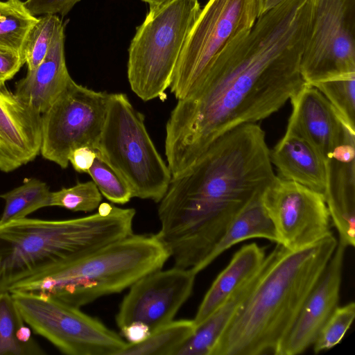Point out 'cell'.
<instances>
[{
  "label": "cell",
  "instance_id": "1",
  "mask_svg": "<svg viewBox=\"0 0 355 355\" xmlns=\"http://www.w3.org/2000/svg\"><path fill=\"white\" fill-rule=\"evenodd\" d=\"M310 19V0H285L211 60L166 124L165 155L173 178L220 135L268 117L306 83L300 60Z\"/></svg>",
  "mask_w": 355,
  "mask_h": 355
},
{
  "label": "cell",
  "instance_id": "2",
  "mask_svg": "<svg viewBox=\"0 0 355 355\" xmlns=\"http://www.w3.org/2000/svg\"><path fill=\"white\" fill-rule=\"evenodd\" d=\"M275 177L259 125H241L216 138L187 171L172 178L158 202L155 236L174 266L196 275L207 267L233 218Z\"/></svg>",
  "mask_w": 355,
  "mask_h": 355
},
{
  "label": "cell",
  "instance_id": "3",
  "mask_svg": "<svg viewBox=\"0 0 355 355\" xmlns=\"http://www.w3.org/2000/svg\"><path fill=\"white\" fill-rule=\"evenodd\" d=\"M331 234L291 250L277 243L259 280L224 328L210 355L276 354L337 246Z\"/></svg>",
  "mask_w": 355,
  "mask_h": 355
},
{
  "label": "cell",
  "instance_id": "4",
  "mask_svg": "<svg viewBox=\"0 0 355 355\" xmlns=\"http://www.w3.org/2000/svg\"><path fill=\"white\" fill-rule=\"evenodd\" d=\"M135 214L133 208L114 206L107 214L0 225V293L132 234Z\"/></svg>",
  "mask_w": 355,
  "mask_h": 355
},
{
  "label": "cell",
  "instance_id": "5",
  "mask_svg": "<svg viewBox=\"0 0 355 355\" xmlns=\"http://www.w3.org/2000/svg\"><path fill=\"white\" fill-rule=\"evenodd\" d=\"M169 257L155 234H132L10 293H31L80 308L129 288L143 276L162 269Z\"/></svg>",
  "mask_w": 355,
  "mask_h": 355
},
{
  "label": "cell",
  "instance_id": "6",
  "mask_svg": "<svg viewBox=\"0 0 355 355\" xmlns=\"http://www.w3.org/2000/svg\"><path fill=\"white\" fill-rule=\"evenodd\" d=\"M98 155L128 184L132 198L159 202L172 175L157 151L144 115L123 93L110 95Z\"/></svg>",
  "mask_w": 355,
  "mask_h": 355
},
{
  "label": "cell",
  "instance_id": "7",
  "mask_svg": "<svg viewBox=\"0 0 355 355\" xmlns=\"http://www.w3.org/2000/svg\"><path fill=\"white\" fill-rule=\"evenodd\" d=\"M201 8L198 0H174L150 10L137 28L129 49L127 76L144 101L164 96L186 38Z\"/></svg>",
  "mask_w": 355,
  "mask_h": 355
},
{
  "label": "cell",
  "instance_id": "8",
  "mask_svg": "<svg viewBox=\"0 0 355 355\" xmlns=\"http://www.w3.org/2000/svg\"><path fill=\"white\" fill-rule=\"evenodd\" d=\"M258 18V0H209L201 9L178 59L170 85L178 100L195 86L211 60L248 33Z\"/></svg>",
  "mask_w": 355,
  "mask_h": 355
},
{
  "label": "cell",
  "instance_id": "9",
  "mask_svg": "<svg viewBox=\"0 0 355 355\" xmlns=\"http://www.w3.org/2000/svg\"><path fill=\"white\" fill-rule=\"evenodd\" d=\"M11 294L26 324L63 354L119 355L128 343L78 307L31 293Z\"/></svg>",
  "mask_w": 355,
  "mask_h": 355
},
{
  "label": "cell",
  "instance_id": "10",
  "mask_svg": "<svg viewBox=\"0 0 355 355\" xmlns=\"http://www.w3.org/2000/svg\"><path fill=\"white\" fill-rule=\"evenodd\" d=\"M110 95L79 85L71 78L42 114V156L64 169L74 148L88 146L96 150Z\"/></svg>",
  "mask_w": 355,
  "mask_h": 355
},
{
  "label": "cell",
  "instance_id": "11",
  "mask_svg": "<svg viewBox=\"0 0 355 355\" xmlns=\"http://www.w3.org/2000/svg\"><path fill=\"white\" fill-rule=\"evenodd\" d=\"M311 19L300 60L306 83L355 74V0H310Z\"/></svg>",
  "mask_w": 355,
  "mask_h": 355
},
{
  "label": "cell",
  "instance_id": "12",
  "mask_svg": "<svg viewBox=\"0 0 355 355\" xmlns=\"http://www.w3.org/2000/svg\"><path fill=\"white\" fill-rule=\"evenodd\" d=\"M261 201L273 225L277 243L291 250L311 245L331 234L324 194L276 175Z\"/></svg>",
  "mask_w": 355,
  "mask_h": 355
},
{
  "label": "cell",
  "instance_id": "13",
  "mask_svg": "<svg viewBox=\"0 0 355 355\" xmlns=\"http://www.w3.org/2000/svg\"><path fill=\"white\" fill-rule=\"evenodd\" d=\"M196 274L174 266L151 272L130 286L115 320L119 328L134 322L146 324L151 331L173 320L190 297Z\"/></svg>",
  "mask_w": 355,
  "mask_h": 355
},
{
  "label": "cell",
  "instance_id": "14",
  "mask_svg": "<svg viewBox=\"0 0 355 355\" xmlns=\"http://www.w3.org/2000/svg\"><path fill=\"white\" fill-rule=\"evenodd\" d=\"M346 248L338 242L275 355H297L313 344L322 327L338 306Z\"/></svg>",
  "mask_w": 355,
  "mask_h": 355
},
{
  "label": "cell",
  "instance_id": "15",
  "mask_svg": "<svg viewBox=\"0 0 355 355\" xmlns=\"http://www.w3.org/2000/svg\"><path fill=\"white\" fill-rule=\"evenodd\" d=\"M292 111L286 130L306 140L327 164L333 150L349 131L325 97L305 83L291 98Z\"/></svg>",
  "mask_w": 355,
  "mask_h": 355
},
{
  "label": "cell",
  "instance_id": "16",
  "mask_svg": "<svg viewBox=\"0 0 355 355\" xmlns=\"http://www.w3.org/2000/svg\"><path fill=\"white\" fill-rule=\"evenodd\" d=\"M42 114L0 87V171L12 172L40 154Z\"/></svg>",
  "mask_w": 355,
  "mask_h": 355
},
{
  "label": "cell",
  "instance_id": "17",
  "mask_svg": "<svg viewBox=\"0 0 355 355\" xmlns=\"http://www.w3.org/2000/svg\"><path fill=\"white\" fill-rule=\"evenodd\" d=\"M62 22L42 62L15 83L18 98L36 112L44 113L71 79L65 62Z\"/></svg>",
  "mask_w": 355,
  "mask_h": 355
},
{
  "label": "cell",
  "instance_id": "18",
  "mask_svg": "<svg viewBox=\"0 0 355 355\" xmlns=\"http://www.w3.org/2000/svg\"><path fill=\"white\" fill-rule=\"evenodd\" d=\"M270 159L279 178L324 194L327 164L302 137L286 130L282 138L270 150Z\"/></svg>",
  "mask_w": 355,
  "mask_h": 355
},
{
  "label": "cell",
  "instance_id": "19",
  "mask_svg": "<svg viewBox=\"0 0 355 355\" xmlns=\"http://www.w3.org/2000/svg\"><path fill=\"white\" fill-rule=\"evenodd\" d=\"M338 243L345 248L355 245V159L331 158L327 162V184L324 194Z\"/></svg>",
  "mask_w": 355,
  "mask_h": 355
},
{
  "label": "cell",
  "instance_id": "20",
  "mask_svg": "<svg viewBox=\"0 0 355 355\" xmlns=\"http://www.w3.org/2000/svg\"><path fill=\"white\" fill-rule=\"evenodd\" d=\"M266 257L264 248L255 243L242 246L234 254L204 296L193 319L196 328L259 271Z\"/></svg>",
  "mask_w": 355,
  "mask_h": 355
},
{
  "label": "cell",
  "instance_id": "21",
  "mask_svg": "<svg viewBox=\"0 0 355 355\" xmlns=\"http://www.w3.org/2000/svg\"><path fill=\"white\" fill-rule=\"evenodd\" d=\"M265 261V260H264ZM264 261L250 279L234 291L177 351L176 355H210L211 349L233 314L257 284Z\"/></svg>",
  "mask_w": 355,
  "mask_h": 355
},
{
  "label": "cell",
  "instance_id": "22",
  "mask_svg": "<svg viewBox=\"0 0 355 355\" xmlns=\"http://www.w3.org/2000/svg\"><path fill=\"white\" fill-rule=\"evenodd\" d=\"M261 196L252 200L233 218L209 256L207 266L225 250L241 241L263 238L277 243L273 225L262 205Z\"/></svg>",
  "mask_w": 355,
  "mask_h": 355
},
{
  "label": "cell",
  "instance_id": "23",
  "mask_svg": "<svg viewBox=\"0 0 355 355\" xmlns=\"http://www.w3.org/2000/svg\"><path fill=\"white\" fill-rule=\"evenodd\" d=\"M10 292L0 293V355H43Z\"/></svg>",
  "mask_w": 355,
  "mask_h": 355
},
{
  "label": "cell",
  "instance_id": "24",
  "mask_svg": "<svg viewBox=\"0 0 355 355\" xmlns=\"http://www.w3.org/2000/svg\"><path fill=\"white\" fill-rule=\"evenodd\" d=\"M196 329L193 320H172L151 331L144 341L138 344L128 343L119 355H175Z\"/></svg>",
  "mask_w": 355,
  "mask_h": 355
},
{
  "label": "cell",
  "instance_id": "25",
  "mask_svg": "<svg viewBox=\"0 0 355 355\" xmlns=\"http://www.w3.org/2000/svg\"><path fill=\"white\" fill-rule=\"evenodd\" d=\"M51 194L45 182L35 178L24 179L20 186L0 195L5 201L0 225L27 218L41 208L50 207Z\"/></svg>",
  "mask_w": 355,
  "mask_h": 355
},
{
  "label": "cell",
  "instance_id": "26",
  "mask_svg": "<svg viewBox=\"0 0 355 355\" xmlns=\"http://www.w3.org/2000/svg\"><path fill=\"white\" fill-rule=\"evenodd\" d=\"M37 20L21 0L0 1V48L21 52L28 31Z\"/></svg>",
  "mask_w": 355,
  "mask_h": 355
},
{
  "label": "cell",
  "instance_id": "27",
  "mask_svg": "<svg viewBox=\"0 0 355 355\" xmlns=\"http://www.w3.org/2000/svg\"><path fill=\"white\" fill-rule=\"evenodd\" d=\"M329 101L345 127L355 132V74L313 85Z\"/></svg>",
  "mask_w": 355,
  "mask_h": 355
},
{
  "label": "cell",
  "instance_id": "28",
  "mask_svg": "<svg viewBox=\"0 0 355 355\" xmlns=\"http://www.w3.org/2000/svg\"><path fill=\"white\" fill-rule=\"evenodd\" d=\"M55 14H46L39 17L28 31L21 47V53L28 67L34 70L47 54L54 34L62 23Z\"/></svg>",
  "mask_w": 355,
  "mask_h": 355
},
{
  "label": "cell",
  "instance_id": "29",
  "mask_svg": "<svg viewBox=\"0 0 355 355\" xmlns=\"http://www.w3.org/2000/svg\"><path fill=\"white\" fill-rule=\"evenodd\" d=\"M102 194L93 181L51 191L50 207L55 206L73 211L90 212L101 203Z\"/></svg>",
  "mask_w": 355,
  "mask_h": 355
},
{
  "label": "cell",
  "instance_id": "30",
  "mask_svg": "<svg viewBox=\"0 0 355 355\" xmlns=\"http://www.w3.org/2000/svg\"><path fill=\"white\" fill-rule=\"evenodd\" d=\"M87 174L106 199L124 205L132 198L128 184L98 155Z\"/></svg>",
  "mask_w": 355,
  "mask_h": 355
},
{
  "label": "cell",
  "instance_id": "31",
  "mask_svg": "<svg viewBox=\"0 0 355 355\" xmlns=\"http://www.w3.org/2000/svg\"><path fill=\"white\" fill-rule=\"evenodd\" d=\"M354 318V302L338 306L320 330L313 344L314 352L329 350L338 345L350 328Z\"/></svg>",
  "mask_w": 355,
  "mask_h": 355
},
{
  "label": "cell",
  "instance_id": "32",
  "mask_svg": "<svg viewBox=\"0 0 355 355\" xmlns=\"http://www.w3.org/2000/svg\"><path fill=\"white\" fill-rule=\"evenodd\" d=\"M80 0H26V8L33 15L60 14L66 15Z\"/></svg>",
  "mask_w": 355,
  "mask_h": 355
},
{
  "label": "cell",
  "instance_id": "33",
  "mask_svg": "<svg viewBox=\"0 0 355 355\" xmlns=\"http://www.w3.org/2000/svg\"><path fill=\"white\" fill-rule=\"evenodd\" d=\"M25 63L21 52L0 48V87H6V82L12 79Z\"/></svg>",
  "mask_w": 355,
  "mask_h": 355
},
{
  "label": "cell",
  "instance_id": "34",
  "mask_svg": "<svg viewBox=\"0 0 355 355\" xmlns=\"http://www.w3.org/2000/svg\"><path fill=\"white\" fill-rule=\"evenodd\" d=\"M96 157V150L88 146H80L71 151L68 159L76 171L87 173Z\"/></svg>",
  "mask_w": 355,
  "mask_h": 355
},
{
  "label": "cell",
  "instance_id": "35",
  "mask_svg": "<svg viewBox=\"0 0 355 355\" xmlns=\"http://www.w3.org/2000/svg\"><path fill=\"white\" fill-rule=\"evenodd\" d=\"M120 336L130 344H138L150 336L151 331L144 323L134 322L120 328Z\"/></svg>",
  "mask_w": 355,
  "mask_h": 355
},
{
  "label": "cell",
  "instance_id": "36",
  "mask_svg": "<svg viewBox=\"0 0 355 355\" xmlns=\"http://www.w3.org/2000/svg\"><path fill=\"white\" fill-rule=\"evenodd\" d=\"M285 0H258V17Z\"/></svg>",
  "mask_w": 355,
  "mask_h": 355
},
{
  "label": "cell",
  "instance_id": "37",
  "mask_svg": "<svg viewBox=\"0 0 355 355\" xmlns=\"http://www.w3.org/2000/svg\"><path fill=\"white\" fill-rule=\"evenodd\" d=\"M149 5V10L159 9L174 0H141Z\"/></svg>",
  "mask_w": 355,
  "mask_h": 355
}]
</instances>
